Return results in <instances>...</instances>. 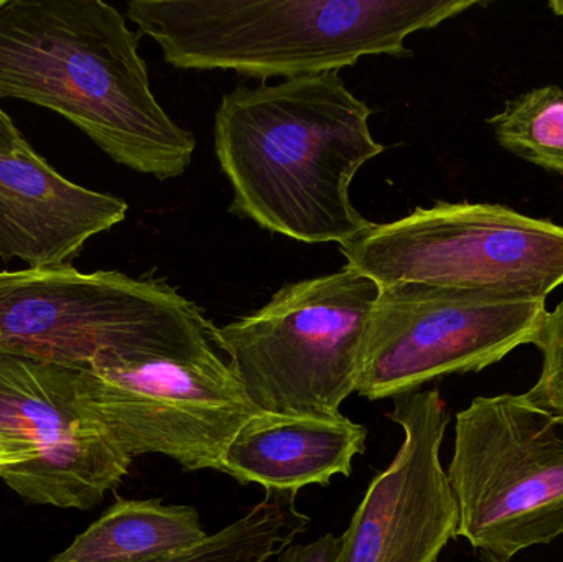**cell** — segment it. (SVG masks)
Instances as JSON below:
<instances>
[{"label": "cell", "mask_w": 563, "mask_h": 562, "mask_svg": "<svg viewBox=\"0 0 563 562\" xmlns=\"http://www.w3.org/2000/svg\"><path fill=\"white\" fill-rule=\"evenodd\" d=\"M476 0H134L128 16L178 69L250 78L338 73L364 56H409L407 36Z\"/></svg>", "instance_id": "3957f363"}, {"label": "cell", "mask_w": 563, "mask_h": 562, "mask_svg": "<svg viewBox=\"0 0 563 562\" xmlns=\"http://www.w3.org/2000/svg\"><path fill=\"white\" fill-rule=\"evenodd\" d=\"M213 326L161 280L75 267L0 273V353L65 368L217 359Z\"/></svg>", "instance_id": "277c9868"}, {"label": "cell", "mask_w": 563, "mask_h": 562, "mask_svg": "<svg viewBox=\"0 0 563 562\" xmlns=\"http://www.w3.org/2000/svg\"><path fill=\"white\" fill-rule=\"evenodd\" d=\"M128 203L73 184L32 147L0 154V260L68 266L89 238L124 221Z\"/></svg>", "instance_id": "7c38bea8"}, {"label": "cell", "mask_w": 563, "mask_h": 562, "mask_svg": "<svg viewBox=\"0 0 563 562\" xmlns=\"http://www.w3.org/2000/svg\"><path fill=\"white\" fill-rule=\"evenodd\" d=\"M0 434L32 461L0 478L26 502L89 510L132 459L78 405L71 368L0 353Z\"/></svg>", "instance_id": "30bf717a"}, {"label": "cell", "mask_w": 563, "mask_h": 562, "mask_svg": "<svg viewBox=\"0 0 563 562\" xmlns=\"http://www.w3.org/2000/svg\"><path fill=\"white\" fill-rule=\"evenodd\" d=\"M297 494L267 492L240 520L174 557L152 562H267L307 531L310 518L295 504Z\"/></svg>", "instance_id": "9a60e30c"}, {"label": "cell", "mask_w": 563, "mask_h": 562, "mask_svg": "<svg viewBox=\"0 0 563 562\" xmlns=\"http://www.w3.org/2000/svg\"><path fill=\"white\" fill-rule=\"evenodd\" d=\"M545 313V300L413 283L380 287L356 393L379 401L442 376L482 372L532 345Z\"/></svg>", "instance_id": "ba28073f"}, {"label": "cell", "mask_w": 563, "mask_h": 562, "mask_svg": "<svg viewBox=\"0 0 563 562\" xmlns=\"http://www.w3.org/2000/svg\"><path fill=\"white\" fill-rule=\"evenodd\" d=\"M373 109L338 73L238 86L221 99L214 152L233 187L231 210L301 243L344 244L371 227L350 188L383 154Z\"/></svg>", "instance_id": "6da1fadb"}, {"label": "cell", "mask_w": 563, "mask_h": 562, "mask_svg": "<svg viewBox=\"0 0 563 562\" xmlns=\"http://www.w3.org/2000/svg\"><path fill=\"white\" fill-rule=\"evenodd\" d=\"M380 287L344 266L287 284L257 312L213 327L211 340L257 411L340 416L356 393Z\"/></svg>", "instance_id": "5b68a950"}, {"label": "cell", "mask_w": 563, "mask_h": 562, "mask_svg": "<svg viewBox=\"0 0 563 562\" xmlns=\"http://www.w3.org/2000/svg\"><path fill=\"white\" fill-rule=\"evenodd\" d=\"M71 372L78 405L124 454L165 455L185 471L220 472L228 445L257 412L220 356L115 360Z\"/></svg>", "instance_id": "9c48e42d"}, {"label": "cell", "mask_w": 563, "mask_h": 562, "mask_svg": "<svg viewBox=\"0 0 563 562\" xmlns=\"http://www.w3.org/2000/svg\"><path fill=\"white\" fill-rule=\"evenodd\" d=\"M489 125L503 148L563 177L561 86H544L519 95L489 119Z\"/></svg>", "instance_id": "2e32d148"}, {"label": "cell", "mask_w": 563, "mask_h": 562, "mask_svg": "<svg viewBox=\"0 0 563 562\" xmlns=\"http://www.w3.org/2000/svg\"><path fill=\"white\" fill-rule=\"evenodd\" d=\"M30 461H32V458H30L26 449L0 434V474L5 472L7 469L29 464Z\"/></svg>", "instance_id": "ffe728a7"}, {"label": "cell", "mask_w": 563, "mask_h": 562, "mask_svg": "<svg viewBox=\"0 0 563 562\" xmlns=\"http://www.w3.org/2000/svg\"><path fill=\"white\" fill-rule=\"evenodd\" d=\"M2 2L3 0H0V5ZM29 147V142L20 134L12 119L0 108V154H15V152L25 151Z\"/></svg>", "instance_id": "d6986e66"}, {"label": "cell", "mask_w": 563, "mask_h": 562, "mask_svg": "<svg viewBox=\"0 0 563 562\" xmlns=\"http://www.w3.org/2000/svg\"><path fill=\"white\" fill-rule=\"evenodd\" d=\"M459 533L503 561L563 535V419L525 395L479 396L456 415L446 471Z\"/></svg>", "instance_id": "52a82bcc"}, {"label": "cell", "mask_w": 563, "mask_h": 562, "mask_svg": "<svg viewBox=\"0 0 563 562\" xmlns=\"http://www.w3.org/2000/svg\"><path fill=\"white\" fill-rule=\"evenodd\" d=\"M483 562H511V561H503L498 560V558L492 557V554L482 553Z\"/></svg>", "instance_id": "7402d4cb"}, {"label": "cell", "mask_w": 563, "mask_h": 562, "mask_svg": "<svg viewBox=\"0 0 563 562\" xmlns=\"http://www.w3.org/2000/svg\"><path fill=\"white\" fill-rule=\"evenodd\" d=\"M549 7H551V10L555 15L563 16V0H552V2L549 3Z\"/></svg>", "instance_id": "44dd1931"}, {"label": "cell", "mask_w": 563, "mask_h": 562, "mask_svg": "<svg viewBox=\"0 0 563 562\" xmlns=\"http://www.w3.org/2000/svg\"><path fill=\"white\" fill-rule=\"evenodd\" d=\"M532 345L541 350L544 362L538 383L525 398L536 408L563 419V300L545 313Z\"/></svg>", "instance_id": "e0dca14e"}, {"label": "cell", "mask_w": 563, "mask_h": 562, "mask_svg": "<svg viewBox=\"0 0 563 562\" xmlns=\"http://www.w3.org/2000/svg\"><path fill=\"white\" fill-rule=\"evenodd\" d=\"M139 40L101 0H3L0 99L58 112L139 174L180 177L197 139L155 99Z\"/></svg>", "instance_id": "7a4b0ae2"}, {"label": "cell", "mask_w": 563, "mask_h": 562, "mask_svg": "<svg viewBox=\"0 0 563 562\" xmlns=\"http://www.w3.org/2000/svg\"><path fill=\"white\" fill-rule=\"evenodd\" d=\"M346 266L379 287L426 284L545 300L563 286V227L492 203L416 208L341 244Z\"/></svg>", "instance_id": "8992f818"}, {"label": "cell", "mask_w": 563, "mask_h": 562, "mask_svg": "<svg viewBox=\"0 0 563 562\" xmlns=\"http://www.w3.org/2000/svg\"><path fill=\"white\" fill-rule=\"evenodd\" d=\"M367 429L340 416L257 411L228 445L221 471L240 484L297 494L308 485L350 477L366 451Z\"/></svg>", "instance_id": "4fadbf2b"}, {"label": "cell", "mask_w": 563, "mask_h": 562, "mask_svg": "<svg viewBox=\"0 0 563 562\" xmlns=\"http://www.w3.org/2000/svg\"><path fill=\"white\" fill-rule=\"evenodd\" d=\"M340 538L323 535L307 544H290L277 554L276 562H336Z\"/></svg>", "instance_id": "ac0fdd59"}, {"label": "cell", "mask_w": 563, "mask_h": 562, "mask_svg": "<svg viewBox=\"0 0 563 562\" xmlns=\"http://www.w3.org/2000/svg\"><path fill=\"white\" fill-rule=\"evenodd\" d=\"M390 421L404 441L386 471L371 481L336 562H437L459 533V505L440 462L450 412L439 389L393 398Z\"/></svg>", "instance_id": "8fae6325"}, {"label": "cell", "mask_w": 563, "mask_h": 562, "mask_svg": "<svg viewBox=\"0 0 563 562\" xmlns=\"http://www.w3.org/2000/svg\"><path fill=\"white\" fill-rule=\"evenodd\" d=\"M208 537L197 508L162 500H118L48 562H152Z\"/></svg>", "instance_id": "5bb4252c"}]
</instances>
